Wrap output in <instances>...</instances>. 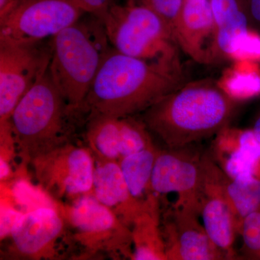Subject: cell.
Here are the masks:
<instances>
[{"label": "cell", "instance_id": "e0dca14e", "mask_svg": "<svg viewBox=\"0 0 260 260\" xmlns=\"http://www.w3.org/2000/svg\"><path fill=\"white\" fill-rule=\"evenodd\" d=\"M133 260H167L161 229L159 195L153 193L145 200L143 210L131 227Z\"/></svg>", "mask_w": 260, "mask_h": 260}, {"label": "cell", "instance_id": "6da1fadb", "mask_svg": "<svg viewBox=\"0 0 260 260\" xmlns=\"http://www.w3.org/2000/svg\"><path fill=\"white\" fill-rule=\"evenodd\" d=\"M184 84L164 65L109 50L78 112L80 116H136Z\"/></svg>", "mask_w": 260, "mask_h": 260}, {"label": "cell", "instance_id": "603a6c76", "mask_svg": "<svg viewBox=\"0 0 260 260\" xmlns=\"http://www.w3.org/2000/svg\"><path fill=\"white\" fill-rule=\"evenodd\" d=\"M153 10L164 22L174 37L176 24L182 10L184 0H137Z\"/></svg>", "mask_w": 260, "mask_h": 260}, {"label": "cell", "instance_id": "484cf974", "mask_svg": "<svg viewBox=\"0 0 260 260\" xmlns=\"http://www.w3.org/2000/svg\"><path fill=\"white\" fill-rule=\"evenodd\" d=\"M75 5L85 13H90L97 18H101L113 4L115 0H72Z\"/></svg>", "mask_w": 260, "mask_h": 260}, {"label": "cell", "instance_id": "9c48e42d", "mask_svg": "<svg viewBox=\"0 0 260 260\" xmlns=\"http://www.w3.org/2000/svg\"><path fill=\"white\" fill-rule=\"evenodd\" d=\"M30 164L41 187L52 198L76 199L92 192L95 161L90 149L70 142Z\"/></svg>", "mask_w": 260, "mask_h": 260}, {"label": "cell", "instance_id": "d4e9b609", "mask_svg": "<svg viewBox=\"0 0 260 260\" xmlns=\"http://www.w3.org/2000/svg\"><path fill=\"white\" fill-rule=\"evenodd\" d=\"M6 190V189H5ZM8 196L5 193L1 194V223H0V236L1 240L10 237L12 229L19 217L21 216L24 212L17 209L16 204L12 198L9 189L6 190Z\"/></svg>", "mask_w": 260, "mask_h": 260}, {"label": "cell", "instance_id": "30bf717a", "mask_svg": "<svg viewBox=\"0 0 260 260\" xmlns=\"http://www.w3.org/2000/svg\"><path fill=\"white\" fill-rule=\"evenodd\" d=\"M191 145L159 148L151 177L152 192L176 193V205L200 215L203 182V154Z\"/></svg>", "mask_w": 260, "mask_h": 260}, {"label": "cell", "instance_id": "2e32d148", "mask_svg": "<svg viewBox=\"0 0 260 260\" xmlns=\"http://www.w3.org/2000/svg\"><path fill=\"white\" fill-rule=\"evenodd\" d=\"M95 161L91 194L131 229L145 201L137 200L130 193L119 162L97 158Z\"/></svg>", "mask_w": 260, "mask_h": 260}, {"label": "cell", "instance_id": "5b68a950", "mask_svg": "<svg viewBox=\"0 0 260 260\" xmlns=\"http://www.w3.org/2000/svg\"><path fill=\"white\" fill-rule=\"evenodd\" d=\"M99 19L116 51L183 73L172 31L148 7L137 0L125 5L114 3Z\"/></svg>", "mask_w": 260, "mask_h": 260}, {"label": "cell", "instance_id": "4316f807", "mask_svg": "<svg viewBox=\"0 0 260 260\" xmlns=\"http://www.w3.org/2000/svg\"><path fill=\"white\" fill-rule=\"evenodd\" d=\"M250 18L260 24V0H247Z\"/></svg>", "mask_w": 260, "mask_h": 260}, {"label": "cell", "instance_id": "52a82bcc", "mask_svg": "<svg viewBox=\"0 0 260 260\" xmlns=\"http://www.w3.org/2000/svg\"><path fill=\"white\" fill-rule=\"evenodd\" d=\"M84 13L72 0H15L0 12V42H43L78 21Z\"/></svg>", "mask_w": 260, "mask_h": 260}, {"label": "cell", "instance_id": "8fae6325", "mask_svg": "<svg viewBox=\"0 0 260 260\" xmlns=\"http://www.w3.org/2000/svg\"><path fill=\"white\" fill-rule=\"evenodd\" d=\"M68 228L59 208L42 207L25 212L12 229L9 251L15 257L57 259Z\"/></svg>", "mask_w": 260, "mask_h": 260}, {"label": "cell", "instance_id": "f546056e", "mask_svg": "<svg viewBox=\"0 0 260 260\" xmlns=\"http://www.w3.org/2000/svg\"><path fill=\"white\" fill-rule=\"evenodd\" d=\"M15 0H0V12L6 9Z\"/></svg>", "mask_w": 260, "mask_h": 260}, {"label": "cell", "instance_id": "7a4b0ae2", "mask_svg": "<svg viewBox=\"0 0 260 260\" xmlns=\"http://www.w3.org/2000/svg\"><path fill=\"white\" fill-rule=\"evenodd\" d=\"M240 104L218 81L201 80L166 95L142 113L141 119L167 148H183L229 127Z\"/></svg>", "mask_w": 260, "mask_h": 260}, {"label": "cell", "instance_id": "d6986e66", "mask_svg": "<svg viewBox=\"0 0 260 260\" xmlns=\"http://www.w3.org/2000/svg\"><path fill=\"white\" fill-rule=\"evenodd\" d=\"M159 148L155 144L129 155L119 161L123 177L132 195L145 201L150 194L151 177Z\"/></svg>", "mask_w": 260, "mask_h": 260}, {"label": "cell", "instance_id": "4fadbf2b", "mask_svg": "<svg viewBox=\"0 0 260 260\" xmlns=\"http://www.w3.org/2000/svg\"><path fill=\"white\" fill-rule=\"evenodd\" d=\"M203 167L200 216L208 237L223 251L226 259H237L239 256L234 250V243L239 234L237 220L220 184L221 168L208 152H203Z\"/></svg>", "mask_w": 260, "mask_h": 260}, {"label": "cell", "instance_id": "7402d4cb", "mask_svg": "<svg viewBox=\"0 0 260 260\" xmlns=\"http://www.w3.org/2000/svg\"><path fill=\"white\" fill-rule=\"evenodd\" d=\"M239 234L243 240L242 256L247 259L260 260V207L244 218Z\"/></svg>", "mask_w": 260, "mask_h": 260}, {"label": "cell", "instance_id": "ffe728a7", "mask_svg": "<svg viewBox=\"0 0 260 260\" xmlns=\"http://www.w3.org/2000/svg\"><path fill=\"white\" fill-rule=\"evenodd\" d=\"M259 63L237 61L224 72L218 81L229 95L239 102L248 100L260 94Z\"/></svg>", "mask_w": 260, "mask_h": 260}, {"label": "cell", "instance_id": "277c9868", "mask_svg": "<svg viewBox=\"0 0 260 260\" xmlns=\"http://www.w3.org/2000/svg\"><path fill=\"white\" fill-rule=\"evenodd\" d=\"M49 71L70 109L77 114L104 58L112 47L102 20L93 15L63 29L50 39Z\"/></svg>", "mask_w": 260, "mask_h": 260}, {"label": "cell", "instance_id": "cb8c5ba5", "mask_svg": "<svg viewBox=\"0 0 260 260\" xmlns=\"http://www.w3.org/2000/svg\"><path fill=\"white\" fill-rule=\"evenodd\" d=\"M231 59L234 61H249L259 63V34L250 29L236 47Z\"/></svg>", "mask_w": 260, "mask_h": 260}, {"label": "cell", "instance_id": "5bb4252c", "mask_svg": "<svg viewBox=\"0 0 260 260\" xmlns=\"http://www.w3.org/2000/svg\"><path fill=\"white\" fill-rule=\"evenodd\" d=\"M199 217L176 204L161 215L167 260L226 259L208 237Z\"/></svg>", "mask_w": 260, "mask_h": 260}, {"label": "cell", "instance_id": "3957f363", "mask_svg": "<svg viewBox=\"0 0 260 260\" xmlns=\"http://www.w3.org/2000/svg\"><path fill=\"white\" fill-rule=\"evenodd\" d=\"M70 109L54 83L49 69L25 94L10 118L15 145L24 164L70 143L73 121Z\"/></svg>", "mask_w": 260, "mask_h": 260}, {"label": "cell", "instance_id": "ac0fdd59", "mask_svg": "<svg viewBox=\"0 0 260 260\" xmlns=\"http://www.w3.org/2000/svg\"><path fill=\"white\" fill-rule=\"evenodd\" d=\"M219 177L224 194L235 214L239 234L244 218L260 207V179L254 174L232 178L223 169Z\"/></svg>", "mask_w": 260, "mask_h": 260}, {"label": "cell", "instance_id": "83f0119b", "mask_svg": "<svg viewBox=\"0 0 260 260\" xmlns=\"http://www.w3.org/2000/svg\"><path fill=\"white\" fill-rule=\"evenodd\" d=\"M12 174H13V170H12L10 162L4 160V159L0 158V179H1V182L9 179Z\"/></svg>", "mask_w": 260, "mask_h": 260}, {"label": "cell", "instance_id": "9a60e30c", "mask_svg": "<svg viewBox=\"0 0 260 260\" xmlns=\"http://www.w3.org/2000/svg\"><path fill=\"white\" fill-rule=\"evenodd\" d=\"M215 34L210 0H184L174 30L178 47L193 60L212 64Z\"/></svg>", "mask_w": 260, "mask_h": 260}, {"label": "cell", "instance_id": "44dd1931", "mask_svg": "<svg viewBox=\"0 0 260 260\" xmlns=\"http://www.w3.org/2000/svg\"><path fill=\"white\" fill-rule=\"evenodd\" d=\"M10 190L15 204L23 208L25 213L42 207L59 208V204L42 187L32 186L26 179L16 181Z\"/></svg>", "mask_w": 260, "mask_h": 260}, {"label": "cell", "instance_id": "8992f818", "mask_svg": "<svg viewBox=\"0 0 260 260\" xmlns=\"http://www.w3.org/2000/svg\"><path fill=\"white\" fill-rule=\"evenodd\" d=\"M73 239L85 254L106 253L116 259H131L133 254L131 229L91 193L73 200L71 205L59 206Z\"/></svg>", "mask_w": 260, "mask_h": 260}, {"label": "cell", "instance_id": "ba28073f", "mask_svg": "<svg viewBox=\"0 0 260 260\" xmlns=\"http://www.w3.org/2000/svg\"><path fill=\"white\" fill-rule=\"evenodd\" d=\"M49 42H0V121L8 120L22 98L49 69Z\"/></svg>", "mask_w": 260, "mask_h": 260}, {"label": "cell", "instance_id": "7c38bea8", "mask_svg": "<svg viewBox=\"0 0 260 260\" xmlns=\"http://www.w3.org/2000/svg\"><path fill=\"white\" fill-rule=\"evenodd\" d=\"M135 116L87 117L85 137L95 158L119 162L126 155L154 144L145 123Z\"/></svg>", "mask_w": 260, "mask_h": 260}, {"label": "cell", "instance_id": "f1b7e54d", "mask_svg": "<svg viewBox=\"0 0 260 260\" xmlns=\"http://www.w3.org/2000/svg\"><path fill=\"white\" fill-rule=\"evenodd\" d=\"M251 130H252L256 139L260 143V109L254 117Z\"/></svg>", "mask_w": 260, "mask_h": 260}]
</instances>
